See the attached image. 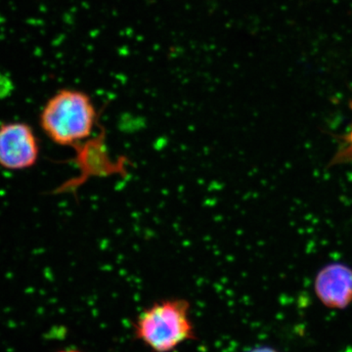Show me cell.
<instances>
[{"instance_id":"6da1fadb","label":"cell","mask_w":352,"mask_h":352,"mask_svg":"<svg viewBox=\"0 0 352 352\" xmlns=\"http://www.w3.org/2000/svg\"><path fill=\"white\" fill-rule=\"evenodd\" d=\"M98 113L91 98L80 90L61 89L47 101L41 126L58 145L76 147L91 138Z\"/></svg>"},{"instance_id":"7a4b0ae2","label":"cell","mask_w":352,"mask_h":352,"mask_svg":"<svg viewBox=\"0 0 352 352\" xmlns=\"http://www.w3.org/2000/svg\"><path fill=\"white\" fill-rule=\"evenodd\" d=\"M190 307L184 298L153 303L134 322L136 339L153 352H173L184 342L195 340Z\"/></svg>"},{"instance_id":"3957f363","label":"cell","mask_w":352,"mask_h":352,"mask_svg":"<svg viewBox=\"0 0 352 352\" xmlns=\"http://www.w3.org/2000/svg\"><path fill=\"white\" fill-rule=\"evenodd\" d=\"M38 138L25 122H7L0 126V166L6 170H23L36 164Z\"/></svg>"},{"instance_id":"277c9868","label":"cell","mask_w":352,"mask_h":352,"mask_svg":"<svg viewBox=\"0 0 352 352\" xmlns=\"http://www.w3.org/2000/svg\"><path fill=\"white\" fill-rule=\"evenodd\" d=\"M315 294L324 305L344 309L352 302V270L342 263L324 266L314 282Z\"/></svg>"},{"instance_id":"5b68a950","label":"cell","mask_w":352,"mask_h":352,"mask_svg":"<svg viewBox=\"0 0 352 352\" xmlns=\"http://www.w3.org/2000/svg\"><path fill=\"white\" fill-rule=\"evenodd\" d=\"M76 163L82 170V175L78 179L72 182V186L76 187L83 179L90 176H107L124 173V162H116L109 157L108 150L105 145L104 134L99 138L87 140L76 146ZM69 187L68 189H69Z\"/></svg>"},{"instance_id":"8992f818","label":"cell","mask_w":352,"mask_h":352,"mask_svg":"<svg viewBox=\"0 0 352 352\" xmlns=\"http://www.w3.org/2000/svg\"><path fill=\"white\" fill-rule=\"evenodd\" d=\"M338 151L329 163V166L352 163V126L346 135L340 136Z\"/></svg>"},{"instance_id":"52a82bcc","label":"cell","mask_w":352,"mask_h":352,"mask_svg":"<svg viewBox=\"0 0 352 352\" xmlns=\"http://www.w3.org/2000/svg\"><path fill=\"white\" fill-rule=\"evenodd\" d=\"M249 352H277V351H274V349H270V347L261 346V347H256V349H252V351H250Z\"/></svg>"},{"instance_id":"ba28073f","label":"cell","mask_w":352,"mask_h":352,"mask_svg":"<svg viewBox=\"0 0 352 352\" xmlns=\"http://www.w3.org/2000/svg\"><path fill=\"white\" fill-rule=\"evenodd\" d=\"M57 352H82V351H78V349H62V351H59Z\"/></svg>"}]
</instances>
